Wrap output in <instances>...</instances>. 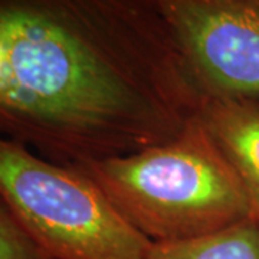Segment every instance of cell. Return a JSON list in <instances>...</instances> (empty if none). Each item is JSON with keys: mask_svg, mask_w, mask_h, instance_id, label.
Masks as SVG:
<instances>
[{"mask_svg": "<svg viewBox=\"0 0 259 259\" xmlns=\"http://www.w3.org/2000/svg\"><path fill=\"white\" fill-rule=\"evenodd\" d=\"M199 117L241 179L259 223V100H206Z\"/></svg>", "mask_w": 259, "mask_h": 259, "instance_id": "cell-5", "label": "cell"}, {"mask_svg": "<svg viewBox=\"0 0 259 259\" xmlns=\"http://www.w3.org/2000/svg\"><path fill=\"white\" fill-rule=\"evenodd\" d=\"M148 259H259V223L249 218L202 238L154 242Z\"/></svg>", "mask_w": 259, "mask_h": 259, "instance_id": "cell-6", "label": "cell"}, {"mask_svg": "<svg viewBox=\"0 0 259 259\" xmlns=\"http://www.w3.org/2000/svg\"><path fill=\"white\" fill-rule=\"evenodd\" d=\"M74 168L153 242L196 239L252 218L241 179L199 115L170 143Z\"/></svg>", "mask_w": 259, "mask_h": 259, "instance_id": "cell-2", "label": "cell"}, {"mask_svg": "<svg viewBox=\"0 0 259 259\" xmlns=\"http://www.w3.org/2000/svg\"><path fill=\"white\" fill-rule=\"evenodd\" d=\"M203 100H259V0H153Z\"/></svg>", "mask_w": 259, "mask_h": 259, "instance_id": "cell-4", "label": "cell"}, {"mask_svg": "<svg viewBox=\"0 0 259 259\" xmlns=\"http://www.w3.org/2000/svg\"><path fill=\"white\" fill-rule=\"evenodd\" d=\"M0 194L54 259H148L153 248L90 177L8 139Z\"/></svg>", "mask_w": 259, "mask_h": 259, "instance_id": "cell-3", "label": "cell"}, {"mask_svg": "<svg viewBox=\"0 0 259 259\" xmlns=\"http://www.w3.org/2000/svg\"><path fill=\"white\" fill-rule=\"evenodd\" d=\"M0 259H54L28 226L0 202Z\"/></svg>", "mask_w": 259, "mask_h": 259, "instance_id": "cell-7", "label": "cell"}, {"mask_svg": "<svg viewBox=\"0 0 259 259\" xmlns=\"http://www.w3.org/2000/svg\"><path fill=\"white\" fill-rule=\"evenodd\" d=\"M203 102L153 0H0V128L48 161L170 143Z\"/></svg>", "mask_w": 259, "mask_h": 259, "instance_id": "cell-1", "label": "cell"}]
</instances>
